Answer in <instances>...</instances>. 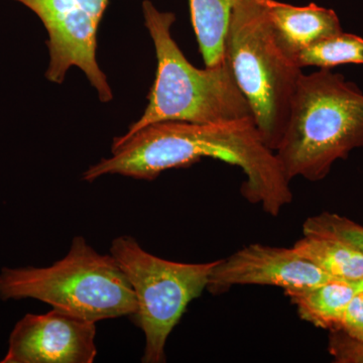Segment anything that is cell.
<instances>
[{
    "instance_id": "6da1fadb",
    "label": "cell",
    "mask_w": 363,
    "mask_h": 363,
    "mask_svg": "<svg viewBox=\"0 0 363 363\" xmlns=\"http://www.w3.org/2000/svg\"><path fill=\"white\" fill-rule=\"evenodd\" d=\"M204 157L242 169L247 181L241 193L267 214L278 216L292 203L291 182L252 117L223 123L166 121L124 133L114 138L111 156L91 166L82 179L91 183L100 177L121 175L152 181L162 172L192 166Z\"/></svg>"
},
{
    "instance_id": "7a4b0ae2",
    "label": "cell",
    "mask_w": 363,
    "mask_h": 363,
    "mask_svg": "<svg viewBox=\"0 0 363 363\" xmlns=\"http://www.w3.org/2000/svg\"><path fill=\"white\" fill-rule=\"evenodd\" d=\"M363 147V93L331 69L303 73L274 150L286 179L323 180L337 160Z\"/></svg>"
},
{
    "instance_id": "3957f363",
    "label": "cell",
    "mask_w": 363,
    "mask_h": 363,
    "mask_svg": "<svg viewBox=\"0 0 363 363\" xmlns=\"http://www.w3.org/2000/svg\"><path fill=\"white\" fill-rule=\"evenodd\" d=\"M142 9L156 50V79L147 108L125 135L166 121L206 124L253 118L226 58L204 69L193 66L172 37L175 13L160 11L150 0H143Z\"/></svg>"
},
{
    "instance_id": "277c9868",
    "label": "cell",
    "mask_w": 363,
    "mask_h": 363,
    "mask_svg": "<svg viewBox=\"0 0 363 363\" xmlns=\"http://www.w3.org/2000/svg\"><path fill=\"white\" fill-rule=\"evenodd\" d=\"M0 298H35L95 323L131 317L136 310L135 293L116 259L97 252L82 236L52 266L2 269Z\"/></svg>"
},
{
    "instance_id": "5b68a950",
    "label": "cell",
    "mask_w": 363,
    "mask_h": 363,
    "mask_svg": "<svg viewBox=\"0 0 363 363\" xmlns=\"http://www.w3.org/2000/svg\"><path fill=\"white\" fill-rule=\"evenodd\" d=\"M224 56L245 95L260 135L278 149L290 116L302 68L274 37L260 0H238L231 13Z\"/></svg>"
},
{
    "instance_id": "8992f818",
    "label": "cell",
    "mask_w": 363,
    "mask_h": 363,
    "mask_svg": "<svg viewBox=\"0 0 363 363\" xmlns=\"http://www.w3.org/2000/svg\"><path fill=\"white\" fill-rule=\"evenodd\" d=\"M111 255L135 293L136 310L130 318L145 334L143 362H166L169 336L188 305L206 290L216 262L185 264L161 259L131 236L112 241Z\"/></svg>"
},
{
    "instance_id": "52a82bcc",
    "label": "cell",
    "mask_w": 363,
    "mask_h": 363,
    "mask_svg": "<svg viewBox=\"0 0 363 363\" xmlns=\"http://www.w3.org/2000/svg\"><path fill=\"white\" fill-rule=\"evenodd\" d=\"M32 11L48 33L49 65L45 78L62 84L73 67L84 73L104 104L113 100L97 61V35L109 0H13Z\"/></svg>"
},
{
    "instance_id": "ba28073f",
    "label": "cell",
    "mask_w": 363,
    "mask_h": 363,
    "mask_svg": "<svg viewBox=\"0 0 363 363\" xmlns=\"http://www.w3.org/2000/svg\"><path fill=\"white\" fill-rule=\"evenodd\" d=\"M96 323L54 309L26 314L16 324L1 363H92Z\"/></svg>"
},
{
    "instance_id": "9c48e42d",
    "label": "cell",
    "mask_w": 363,
    "mask_h": 363,
    "mask_svg": "<svg viewBox=\"0 0 363 363\" xmlns=\"http://www.w3.org/2000/svg\"><path fill=\"white\" fill-rule=\"evenodd\" d=\"M326 272L301 257L294 248L247 245L216 260L206 290L220 295L235 286H272L297 292L330 281Z\"/></svg>"
},
{
    "instance_id": "30bf717a",
    "label": "cell",
    "mask_w": 363,
    "mask_h": 363,
    "mask_svg": "<svg viewBox=\"0 0 363 363\" xmlns=\"http://www.w3.org/2000/svg\"><path fill=\"white\" fill-rule=\"evenodd\" d=\"M260 2L279 45L295 60L310 45L342 32L333 9L315 4L296 6L278 0Z\"/></svg>"
},
{
    "instance_id": "8fae6325",
    "label": "cell",
    "mask_w": 363,
    "mask_h": 363,
    "mask_svg": "<svg viewBox=\"0 0 363 363\" xmlns=\"http://www.w3.org/2000/svg\"><path fill=\"white\" fill-rule=\"evenodd\" d=\"M357 289L352 281L330 279L321 285L286 294L305 321L319 328L337 330Z\"/></svg>"
},
{
    "instance_id": "7c38bea8",
    "label": "cell",
    "mask_w": 363,
    "mask_h": 363,
    "mask_svg": "<svg viewBox=\"0 0 363 363\" xmlns=\"http://www.w3.org/2000/svg\"><path fill=\"white\" fill-rule=\"evenodd\" d=\"M293 248L332 279L347 281L363 279L362 253L343 241L329 236L304 235Z\"/></svg>"
},
{
    "instance_id": "4fadbf2b",
    "label": "cell",
    "mask_w": 363,
    "mask_h": 363,
    "mask_svg": "<svg viewBox=\"0 0 363 363\" xmlns=\"http://www.w3.org/2000/svg\"><path fill=\"white\" fill-rule=\"evenodd\" d=\"M238 0H189L191 21L205 67L225 60L224 44L231 13Z\"/></svg>"
},
{
    "instance_id": "5bb4252c",
    "label": "cell",
    "mask_w": 363,
    "mask_h": 363,
    "mask_svg": "<svg viewBox=\"0 0 363 363\" xmlns=\"http://www.w3.org/2000/svg\"><path fill=\"white\" fill-rule=\"evenodd\" d=\"M296 61L302 69H332L342 64H363V39L341 32L303 50Z\"/></svg>"
},
{
    "instance_id": "9a60e30c",
    "label": "cell",
    "mask_w": 363,
    "mask_h": 363,
    "mask_svg": "<svg viewBox=\"0 0 363 363\" xmlns=\"http://www.w3.org/2000/svg\"><path fill=\"white\" fill-rule=\"evenodd\" d=\"M303 233L336 238L363 255V226L340 215L323 212L309 217L303 225Z\"/></svg>"
},
{
    "instance_id": "2e32d148",
    "label": "cell",
    "mask_w": 363,
    "mask_h": 363,
    "mask_svg": "<svg viewBox=\"0 0 363 363\" xmlns=\"http://www.w3.org/2000/svg\"><path fill=\"white\" fill-rule=\"evenodd\" d=\"M329 352L339 363H363V341L346 335L341 330H331Z\"/></svg>"
},
{
    "instance_id": "e0dca14e",
    "label": "cell",
    "mask_w": 363,
    "mask_h": 363,
    "mask_svg": "<svg viewBox=\"0 0 363 363\" xmlns=\"http://www.w3.org/2000/svg\"><path fill=\"white\" fill-rule=\"evenodd\" d=\"M338 330L363 341V291H357L344 311Z\"/></svg>"
},
{
    "instance_id": "ac0fdd59",
    "label": "cell",
    "mask_w": 363,
    "mask_h": 363,
    "mask_svg": "<svg viewBox=\"0 0 363 363\" xmlns=\"http://www.w3.org/2000/svg\"><path fill=\"white\" fill-rule=\"evenodd\" d=\"M357 291H363V279L358 281H352Z\"/></svg>"
}]
</instances>
